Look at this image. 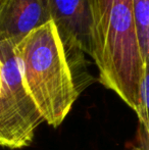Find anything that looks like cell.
Returning a JSON list of instances; mask_svg holds the SVG:
<instances>
[{"label":"cell","mask_w":149,"mask_h":150,"mask_svg":"<svg viewBox=\"0 0 149 150\" xmlns=\"http://www.w3.org/2000/svg\"><path fill=\"white\" fill-rule=\"evenodd\" d=\"M25 88L43 122L57 128L93 82L86 54L62 40L52 21L14 47Z\"/></svg>","instance_id":"6da1fadb"},{"label":"cell","mask_w":149,"mask_h":150,"mask_svg":"<svg viewBox=\"0 0 149 150\" xmlns=\"http://www.w3.org/2000/svg\"><path fill=\"white\" fill-rule=\"evenodd\" d=\"M92 18V54L99 82L134 111L148 62L138 43L132 0H88Z\"/></svg>","instance_id":"7a4b0ae2"},{"label":"cell","mask_w":149,"mask_h":150,"mask_svg":"<svg viewBox=\"0 0 149 150\" xmlns=\"http://www.w3.org/2000/svg\"><path fill=\"white\" fill-rule=\"evenodd\" d=\"M51 21L62 40L92 54V18L88 0H47Z\"/></svg>","instance_id":"3957f363"},{"label":"cell","mask_w":149,"mask_h":150,"mask_svg":"<svg viewBox=\"0 0 149 150\" xmlns=\"http://www.w3.org/2000/svg\"><path fill=\"white\" fill-rule=\"evenodd\" d=\"M50 21L47 0H0V42L18 44Z\"/></svg>","instance_id":"277c9868"},{"label":"cell","mask_w":149,"mask_h":150,"mask_svg":"<svg viewBox=\"0 0 149 150\" xmlns=\"http://www.w3.org/2000/svg\"><path fill=\"white\" fill-rule=\"evenodd\" d=\"M11 41L0 42V79L3 93L14 103L25 124L32 132L43 122L36 105L29 96L20 74V63Z\"/></svg>","instance_id":"5b68a950"},{"label":"cell","mask_w":149,"mask_h":150,"mask_svg":"<svg viewBox=\"0 0 149 150\" xmlns=\"http://www.w3.org/2000/svg\"><path fill=\"white\" fill-rule=\"evenodd\" d=\"M34 132L23 120L14 103L3 93L0 79V146L18 149L32 143Z\"/></svg>","instance_id":"8992f818"},{"label":"cell","mask_w":149,"mask_h":150,"mask_svg":"<svg viewBox=\"0 0 149 150\" xmlns=\"http://www.w3.org/2000/svg\"><path fill=\"white\" fill-rule=\"evenodd\" d=\"M135 112L137 113L140 124L143 127V131L148 133V71L144 74L140 84L137 110Z\"/></svg>","instance_id":"52a82bcc"}]
</instances>
